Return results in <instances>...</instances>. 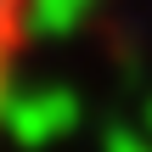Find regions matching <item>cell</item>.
I'll use <instances>...</instances> for the list:
<instances>
[{
  "label": "cell",
  "mask_w": 152,
  "mask_h": 152,
  "mask_svg": "<svg viewBox=\"0 0 152 152\" xmlns=\"http://www.w3.org/2000/svg\"><path fill=\"white\" fill-rule=\"evenodd\" d=\"M28 17H34V0H0V96H6V79L28 45Z\"/></svg>",
  "instance_id": "cell-1"
}]
</instances>
